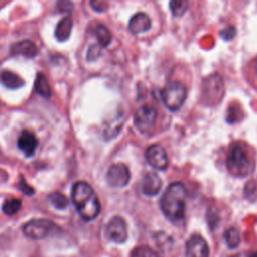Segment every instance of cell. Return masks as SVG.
<instances>
[{
	"label": "cell",
	"instance_id": "obj_18",
	"mask_svg": "<svg viewBox=\"0 0 257 257\" xmlns=\"http://www.w3.org/2000/svg\"><path fill=\"white\" fill-rule=\"evenodd\" d=\"M94 34L97 38L98 45L100 47H106L111 42V33H110L109 29L102 24H98L95 27Z\"/></svg>",
	"mask_w": 257,
	"mask_h": 257
},
{
	"label": "cell",
	"instance_id": "obj_20",
	"mask_svg": "<svg viewBox=\"0 0 257 257\" xmlns=\"http://www.w3.org/2000/svg\"><path fill=\"white\" fill-rule=\"evenodd\" d=\"M21 205L22 204L19 199H9L3 203L2 211L8 216H12L21 209Z\"/></svg>",
	"mask_w": 257,
	"mask_h": 257
},
{
	"label": "cell",
	"instance_id": "obj_6",
	"mask_svg": "<svg viewBox=\"0 0 257 257\" xmlns=\"http://www.w3.org/2000/svg\"><path fill=\"white\" fill-rule=\"evenodd\" d=\"M105 180L112 188H122L128 184L131 180V172L124 164L116 163L108 168Z\"/></svg>",
	"mask_w": 257,
	"mask_h": 257
},
{
	"label": "cell",
	"instance_id": "obj_11",
	"mask_svg": "<svg viewBox=\"0 0 257 257\" xmlns=\"http://www.w3.org/2000/svg\"><path fill=\"white\" fill-rule=\"evenodd\" d=\"M141 192L146 196L157 195L162 188V180L156 172H148L141 180Z\"/></svg>",
	"mask_w": 257,
	"mask_h": 257
},
{
	"label": "cell",
	"instance_id": "obj_7",
	"mask_svg": "<svg viewBox=\"0 0 257 257\" xmlns=\"http://www.w3.org/2000/svg\"><path fill=\"white\" fill-rule=\"evenodd\" d=\"M156 119H157L156 108L148 104L140 106L134 114L135 125L142 133H146L150 131L154 126Z\"/></svg>",
	"mask_w": 257,
	"mask_h": 257
},
{
	"label": "cell",
	"instance_id": "obj_4",
	"mask_svg": "<svg viewBox=\"0 0 257 257\" xmlns=\"http://www.w3.org/2000/svg\"><path fill=\"white\" fill-rule=\"evenodd\" d=\"M161 97L169 110L177 111L182 107L187 98V88L180 81H171L162 89Z\"/></svg>",
	"mask_w": 257,
	"mask_h": 257
},
{
	"label": "cell",
	"instance_id": "obj_16",
	"mask_svg": "<svg viewBox=\"0 0 257 257\" xmlns=\"http://www.w3.org/2000/svg\"><path fill=\"white\" fill-rule=\"evenodd\" d=\"M72 29V21L70 17H63L55 28V37L59 41H65L70 36Z\"/></svg>",
	"mask_w": 257,
	"mask_h": 257
},
{
	"label": "cell",
	"instance_id": "obj_13",
	"mask_svg": "<svg viewBox=\"0 0 257 257\" xmlns=\"http://www.w3.org/2000/svg\"><path fill=\"white\" fill-rule=\"evenodd\" d=\"M151 28V18L145 12H138L130 19L128 29L134 34L148 31Z\"/></svg>",
	"mask_w": 257,
	"mask_h": 257
},
{
	"label": "cell",
	"instance_id": "obj_8",
	"mask_svg": "<svg viewBox=\"0 0 257 257\" xmlns=\"http://www.w3.org/2000/svg\"><path fill=\"white\" fill-rule=\"evenodd\" d=\"M107 238L117 244L124 243L127 239V226L125 221L119 217H112L106 225L105 230Z\"/></svg>",
	"mask_w": 257,
	"mask_h": 257
},
{
	"label": "cell",
	"instance_id": "obj_28",
	"mask_svg": "<svg viewBox=\"0 0 257 257\" xmlns=\"http://www.w3.org/2000/svg\"><path fill=\"white\" fill-rule=\"evenodd\" d=\"M255 72H256V74H257V59H256V61H255Z\"/></svg>",
	"mask_w": 257,
	"mask_h": 257
},
{
	"label": "cell",
	"instance_id": "obj_25",
	"mask_svg": "<svg viewBox=\"0 0 257 257\" xmlns=\"http://www.w3.org/2000/svg\"><path fill=\"white\" fill-rule=\"evenodd\" d=\"M100 46L99 45H96V44H93L91 45L89 48H88V51H87V60L89 61H92V60H95L99 55H100Z\"/></svg>",
	"mask_w": 257,
	"mask_h": 257
},
{
	"label": "cell",
	"instance_id": "obj_24",
	"mask_svg": "<svg viewBox=\"0 0 257 257\" xmlns=\"http://www.w3.org/2000/svg\"><path fill=\"white\" fill-rule=\"evenodd\" d=\"M236 35V29L234 26H228L220 31V36L224 40H231L235 37Z\"/></svg>",
	"mask_w": 257,
	"mask_h": 257
},
{
	"label": "cell",
	"instance_id": "obj_27",
	"mask_svg": "<svg viewBox=\"0 0 257 257\" xmlns=\"http://www.w3.org/2000/svg\"><path fill=\"white\" fill-rule=\"evenodd\" d=\"M19 189L24 193V194H26V195H31V194H33V192H34V190H33V188H31L26 182H25V180H21V182L19 183Z\"/></svg>",
	"mask_w": 257,
	"mask_h": 257
},
{
	"label": "cell",
	"instance_id": "obj_1",
	"mask_svg": "<svg viewBox=\"0 0 257 257\" xmlns=\"http://www.w3.org/2000/svg\"><path fill=\"white\" fill-rule=\"evenodd\" d=\"M187 190L183 183L170 184L160 200V207L167 219L171 222H180L185 217Z\"/></svg>",
	"mask_w": 257,
	"mask_h": 257
},
{
	"label": "cell",
	"instance_id": "obj_22",
	"mask_svg": "<svg viewBox=\"0 0 257 257\" xmlns=\"http://www.w3.org/2000/svg\"><path fill=\"white\" fill-rule=\"evenodd\" d=\"M50 203L56 208V209H59V210H62V209H65L67 206H68V200L67 198L62 195L61 193L59 192H54L52 193L51 195H49L48 197Z\"/></svg>",
	"mask_w": 257,
	"mask_h": 257
},
{
	"label": "cell",
	"instance_id": "obj_29",
	"mask_svg": "<svg viewBox=\"0 0 257 257\" xmlns=\"http://www.w3.org/2000/svg\"><path fill=\"white\" fill-rule=\"evenodd\" d=\"M250 257H257V251H256V252H254Z\"/></svg>",
	"mask_w": 257,
	"mask_h": 257
},
{
	"label": "cell",
	"instance_id": "obj_21",
	"mask_svg": "<svg viewBox=\"0 0 257 257\" xmlns=\"http://www.w3.org/2000/svg\"><path fill=\"white\" fill-rule=\"evenodd\" d=\"M131 257H159V255L151 247L141 245L133 249L131 252Z\"/></svg>",
	"mask_w": 257,
	"mask_h": 257
},
{
	"label": "cell",
	"instance_id": "obj_19",
	"mask_svg": "<svg viewBox=\"0 0 257 257\" xmlns=\"http://www.w3.org/2000/svg\"><path fill=\"white\" fill-rule=\"evenodd\" d=\"M224 239L229 249H235L240 245L241 237L239 231L235 227L227 229L224 233Z\"/></svg>",
	"mask_w": 257,
	"mask_h": 257
},
{
	"label": "cell",
	"instance_id": "obj_12",
	"mask_svg": "<svg viewBox=\"0 0 257 257\" xmlns=\"http://www.w3.org/2000/svg\"><path fill=\"white\" fill-rule=\"evenodd\" d=\"M37 145H38V141L34 136V134L31 133L30 131L24 130L18 137L17 146L26 157L33 156L37 148Z\"/></svg>",
	"mask_w": 257,
	"mask_h": 257
},
{
	"label": "cell",
	"instance_id": "obj_15",
	"mask_svg": "<svg viewBox=\"0 0 257 257\" xmlns=\"http://www.w3.org/2000/svg\"><path fill=\"white\" fill-rule=\"evenodd\" d=\"M0 82L9 89L20 88L24 85V80L10 70H2L0 72Z\"/></svg>",
	"mask_w": 257,
	"mask_h": 257
},
{
	"label": "cell",
	"instance_id": "obj_3",
	"mask_svg": "<svg viewBox=\"0 0 257 257\" xmlns=\"http://www.w3.org/2000/svg\"><path fill=\"white\" fill-rule=\"evenodd\" d=\"M226 164L228 170L233 175L239 177L247 176L253 170L252 162L244 145L239 143H235L230 146L227 154Z\"/></svg>",
	"mask_w": 257,
	"mask_h": 257
},
{
	"label": "cell",
	"instance_id": "obj_14",
	"mask_svg": "<svg viewBox=\"0 0 257 257\" xmlns=\"http://www.w3.org/2000/svg\"><path fill=\"white\" fill-rule=\"evenodd\" d=\"M37 46L30 40H21L11 46V53L14 55H22L32 58L37 54Z\"/></svg>",
	"mask_w": 257,
	"mask_h": 257
},
{
	"label": "cell",
	"instance_id": "obj_17",
	"mask_svg": "<svg viewBox=\"0 0 257 257\" xmlns=\"http://www.w3.org/2000/svg\"><path fill=\"white\" fill-rule=\"evenodd\" d=\"M34 87L36 92L43 96V97H50L51 95V88L49 85V82L46 78V76L43 73H38L35 78L34 82Z\"/></svg>",
	"mask_w": 257,
	"mask_h": 257
},
{
	"label": "cell",
	"instance_id": "obj_23",
	"mask_svg": "<svg viewBox=\"0 0 257 257\" xmlns=\"http://www.w3.org/2000/svg\"><path fill=\"white\" fill-rule=\"evenodd\" d=\"M169 6H170V10L173 13V15L181 16L188 10L189 3L187 1H183V0H181V1L174 0V1L170 2Z\"/></svg>",
	"mask_w": 257,
	"mask_h": 257
},
{
	"label": "cell",
	"instance_id": "obj_10",
	"mask_svg": "<svg viewBox=\"0 0 257 257\" xmlns=\"http://www.w3.org/2000/svg\"><path fill=\"white\" fill-rule=\"evenodd\" d=\"M185 252L187 257H209L210 248L201 235L194 234L186 242Z\"/></svg>",
	"mask_w": 257,
	"mask_h": 257
},
{
	"label": "cell",
	"instance_id": "obj_5",
	"mask_svg": "<svg viewBox=\"0 0 257 257\" xmlns=\"http://www.w3.org/2000/svg\"><path fill=\"white\" fill-rule=\"evenodd\" d=\"M58 227L47 219H33L25 223L22 227L23 234L32 240H41L57 232Z\"/></svg>",
	"mask_w": 257,
	"mask_h": 257
},
{
	"label": "cell",
	"instance_id": "obj_2",
	"mask_svg": "<svg viewBox=\"0 0 257 257\" xmlns=\"http://www.w3.org/2000/svg\"><path fill=\"white\" fill-rule=\"evenodd\" d=\"M71 199L80 217L85 221L95 219L100 212L99 200L92 187L84 182L74 183L71 190Z\"/></svg>",
	"mask_w": 257,
	"mask_h": 257
},
{
	"label": "cell",
	"instance_id": "obj_26",
	"mask_svg": "<svg viewBox=\"0 0 257 257\" xmlns=\"http://www.w3.org/2000/svg\"><path fill=\"white\" fill-rule=\"evenodd\" d=\"M90 5L97 12H103L107 9V3L103 1H91Z\"/></svg>",
	"mask_w": 257,
	"mask_h": 257
},
{
	"label": "cell",
	"instance_id": "obj_9",
	"mask_svg": "<svg viewBox=\"0 0 257 257\" xmlns=\"http://www.w3.org/2000/svg\"><path fill=\"white\" fill-rule=\"evenodd\" d=\"M146 159L149 165L157 170H166L169 166V158L165 149L157 144L151 145L146 150Z\"/></svg>",
	"mask_w": 257,
	"mask_h": 257
}]
</instances>
